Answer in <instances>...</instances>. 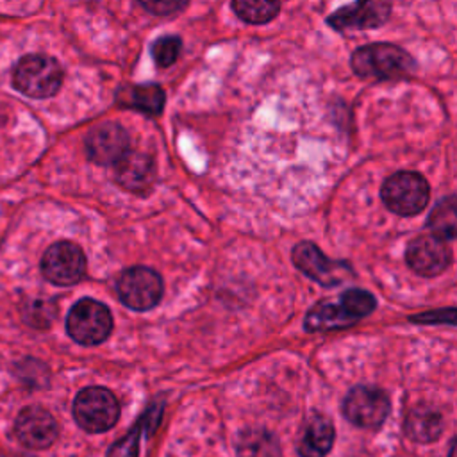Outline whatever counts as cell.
<instances>
[{"label": "cell", "mask_w": 457, "mask_h": 457, "mask_svg": "<svg viewBox=\"0 0 457 457\" xmlns=\"http://www.w3.org/2000/svg\"><path fill=\"white\" fill-rule=\"evenodd\" d=\"M159 416H161V407L159 405H152L145 416H141L137 420V423L132 427V430L120 441H116L109 452L107 457H137L139 453V439L145 432L146 427L159 423Z\"/></svg>", "instance_id": "obj_20"}, {"label": "cell", "mask_w": 457, "mask_h": 457, "mask_svg": "<svg viewBox=\"0 0 457 457\" xmlns=\"http://www.w3.org/2000/svg\"><path fill=\"white\" fill-rule=\"evenodd\" d=\"M443 430V418L439 411L428 405L414 407L405 418V432L412 441L430 443L439 437Z\"/></svg>", "instance_id": "obj_18"}, {"label": "cell", "mask_w": 457, "mask_h": 457, "mask_svg": "<svg viewBox=\"0 0 457 457\" xmlns=\"http://www.w3.org/2000/svg\"><path fill=\"white\" fill-rule=\"evenodd\" d=\"M391 14V4L387 0H355L339 7L328 16V25L336 30L346 29H377L387 21Z\"/></svg>", "instance_id": "obj_11"}, {"label": "cell", "mask_w": 457, "mask_h": 457, "mask_svg": "<svg viewBox=\"0 0 457 457\" xmlns=\"http://www.w3.org/2000/svg\"><path fill=\"white\" fill-rule=\"evenodd\" d=\"M114 179L127 191L145 193L152 187L155 179L154 162L148 155L129 150L114 164Z\"/></svg>", "instance_id": "obj_15"}, {"label": "cell", "mask_w": 457, "mask_h": 457, "mask_svg": "<svg viewBox=\"0 0 457 457\" xmlns=\"http://www.w3.org/2000/svg\"><path fill=\"white\" fill-rule=\"evenodd\" d=\"M455 225H457V216H455V198L448 196L441 200L430 212L428 216V227L432 230V236L439 239H453L455 236Z\"/></svg>", "instance_id": "obj_22"}, {"label": "cell", "mask_w": 457, "mask_h": 457, "mask_svg": "<svg viewBox=\"0 0 457 457\" xmlns=\"http://www.w3.org/2000/svg\"><path fill=\"white\" fill-rule=\"evenodd\" d=\"M387 412V395L375 386H355L343 402V414L346 420L362 428L378 427Z\"/></svg>", "instance_id": "obj_8"}, {"label": "cell", "mask_w": 457, "mask_h": 457, "mask_svg": "<svg viewBox=\"0 0 457 457\" xmlns=\"http://www.w3.org/2000/svg\"><path fill=\"white\" fill-rule=\"evenodd\" d=\"M352 70L368 79H402L414 71L412 57L391 43H373L357 48L350 59Z\"/></svg>", "instance_id": "obj_2"}, {"label": "cell", "mask_w": 457, "mask_h": 457, "mask_svg": "<svg viewBox=\"0 0 457 457\" xmlns=\"http://www.w3.org/2000/svg\"><path fill=\"white\" fill-rule=\"evenodd\" d=\"M164 89L159 84L123 86L116 93V102L123 107L137 109L146 114H159L164 107Z\"/></svg>", "instance_id": "obj_17"}, {"label": "cell", "mask_w": 457, "mask_h": 457, "mask_svg": "<svg viewBox=\"0 0 457 457\" xmlns=\"http://www.w3.org/2000/svg\"><path fill=\"white\" fill-rule=\"evenodd\" d=\"M293 262L295 266L307 275L309 278L316 280L321 286H336L343 280V271L348 270L345 262L330 261L323 255V252L309 241H302L293 250Z\"/></svg>", "instance_id": "obj_14"}, {"label": "cell", "mask_w": 457, "mask_h": 457, "mask_svg": "<svg viewBox=\"0 0 457 457\" xmlns=\"http://www.w3.org/2000/svg\"><path fill=\"white\" fill-rule=\"evenodd\" d=\"M180 48H182V41L179 36H162L152 43L150 54L157 66L168 68L177 61Z\"/></svg>", "instance_id": "obj_23"}, {"label": "cell", "mask_w": 457, "mask_h": 457, "mask_svg": "<svg viewBox=\"0 0 457 457\" xmlns=\"http://www.w3.org/2000/svg\"><path fill=\"white\" fill-rule=\"evenodd\" d=\"M18 441L32 450L48 448L57 437V423L50 412L41 407H25L14 421Z\"/></svg>", "instance_id": "obj_12"}, {"label": "cell", "mask_w": 457, "mask_h": 457, "mask_svg": "<svg viewBox=\"0 0 457 457\" xmlns=\"http://www.w3.org/2000/svg\"><path fill=\"white\" fill-rule=\"evenodd\" d=\"M277 437L261 427L246 428L237 439V457H277Z\"/></svg>", "instance_id": "obj_19"}, {"label": "cell", "mask_w": 457, "mask_h": 457, "mask_svg": "<svg viewBox=\"0 0 457 457\" xmlns=\"http://www.w3.org/2000/svg\"><path fill=\"white\" fill-rule=\"evenodd\" d=\"M120 300L134 311L155 307L162 296V280L159 273L145 266L125 270L116 284Z\"/></svg>", "instance_id": "obj_7"}, {"label": "cell", "mask_w": 457, "mask_h": 457, "mask_svg": "<svg viewBox=\"0 0 457 457\" xmlns=\"http://www.w3.org/2000/svg\"><path fill=\"white\" fill-rule=\"evenodd\" d=\"M89 161L102 166L116 164L129 152V134L114 121L93 127L84 141Z\"/></svg>", "instance_id": "obj_10"}, {"label": "cell", "mask_w": 457, "mask_h": 457, "mask_svg": "<svg viewBox=\"0 0 457 457\" xmlns=\"http://www.w3.org/2000/svg\"><path fill=\"white\" fill-rule=\"evenodd\" d=\"M405 259L414 273L421 277H436L450 264L452 253L443 239L430 234L411 241Z\"/></svg>", "instance_id": "obj_13"}, {"label": "cell", "mask_w": 457, "mask_h": 457, "mask_svg": "<svg viewBox=\"0 0 457 457\" xmlns=\"http://www.w3.org/2000/svg\"><path fill=\"white\" fill-rule=\"evenodd\" d=\"M30 311L34 312V316H30L29 323L32 325H37L39 327V321H45V327L50 323V320L54 318L55 314V307L54 303H48V302H36L34 307H30Z\"/></svg>", "instance_id": "obj_25"}, {"label": "cell", "mask_w": 457, "mask_h": 457, "mask_svg": "<svg viewBox=\"0 0 457 457\" xmlns=\"http://www.w3.org/2000/svg\"><path fill=\"white\" fill-rule=\"evenodd\" d=\"M73 418L86 432H105L118 421L120 403L105 387H86L75 396Z\"/></svg>", "instance_id": "obj_4"}, {"label": "cell", "mask_w": 457, "mask_h": 457, "mask_svg": "<svg viewBox=\"0 0 457 457\" xmlns=\"http://www.w3.org/2000/svg\"><path fill=\"white\" fill-rule=\"evenodd\" d=\"M41 271L52 284L71 286L84 277L86 257L75 243L59 241L45 252L41 259Z\"/></svg>", "instance_id": "obj_9"}, {"label": "cell", "mask_w": 457, "mask_h": 457, "mask_svg": "<svg viewBox=\"0 0 457 457\" xmlns=\"http://www.w3.org/2000/svg\"><path fill=\"white\" fill-rule=\"evenodd\" d=\"M232 9L243 21L261 25L278 14L280 0H232Z\"/></svg>", "instance_id": "obj_21"}, {"label": "cell", "mask_w": 457, "mask_h": 457, "mask_svg": "<svg viewBox=\"0 0 457 457\" xmlns=\"http://www.w3.org/2000/svg\"><path fill=\"white\" fill-rule=\"evenodd\" d=\"M375 307V298L364 289H348L336 300L316 303L305 316V328L311 332L336 330L350 327L368 316Z\"/></svg>", "instance_id": "obj_1"}, {"label": "cell", "mask_w": 457, "mask_h": 457, "mask_svg": "<svg viewBox=\"0 0 457 457\" xmlns=\"http://www.w3.org/2000/svg\"><path fill=\"white\" fill-rule=\"evenodd\" d=\"M66 330L80 345H98L111 334L112 316L104 303L93 298H82L68 312Z\"/></svg>", "instance_id": "obj_6"}, {"label": "cell", "mask_w": 457, "mask_h": 457, "mask_svg": "<svg viewBox=\"0 0 457 457\" xmlns=\"http://www.w3.org/2000/svg\"><path fill=\"white\" fill-rule=\"evenodd\" d=\"M334 445V425L325 416L311 418L300 434L298 453L302 457H325Z\"/></svg>", "instance_id": "obj_16"}, {"label": "cell", "mask_w": 457, "mask_h": 457, "mask_svg": "<svg viewBox=\"0 0 457 457\" xmlns=\"http://www.w3.org/2000/svg\"><path fill=\"white\" fill-rule=\"evenodd\" d=\"M62 84L61 64L43 54H29L21 57L12 70V86L30 98H50Z\"/></svg>", "instance_id": "obj_3"}, {"label": "cell", "mask_w": 457, "mask_h": 457, "mask_svg": "<svg viewBox=\"0 0 457 457\" xmlns=\"http://www.w3.org/2000/svg\"><path fill=\"white\" fill-rule=\"evenodd\" d=\"M382 202L389 211L400 216H414L428 204V182L416 171H398L386 179L382 186Z\"/></svg>", "instance_id": "obj_5"}, {"label": "cell", "mask_w": 457, "mask_h": 457, "mask_svg": "<svg viewBox=\"0 0 457 457\" xmlns=\"http://www.w3.org/2000/svg\"><path fill=\"white\" fill-rule=\"evenodd\" d=\"M187 0H139V4L152 14L170 16L184 9Z\"/></svg>", "instance_id": "obj_24"}]
</instances>
